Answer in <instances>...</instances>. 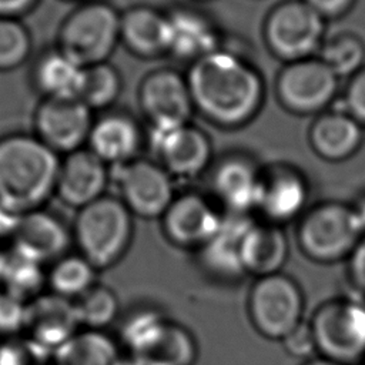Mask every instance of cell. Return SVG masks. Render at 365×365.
<instances>
[{
    "label": "cell",
    "instance_id": "obj_1",
    "mask_svg": "<svg viewBox=\"0 0 365 365\" xmlns=\"http://www.w3.org/2000/svg\"><path fill=\"white\" fill-rule=\"evenodd\" d=\"M185 77L195 110L220 127H241L262 107L265 86L261 73L228 48L221 47L192 61Z\"/></svg>",
    "mask_w": 365,
    "mask_h": 365
},
{
    "label": "cell",
    "instance_id": "obj_2",
    "mask_svg": "<svg viewBox=\"0 0 365 365\" xmlns=\"http://www.w3.org/2000/svg\"><path fill=\"white\" fill-rule=\"evenodd\" d=\"M61 160L36 134L14 133L0 138V204L26 214L56 194Z\"/></svg>",
    "mask_w": 365,
    "mask_h": 365
},
{
    "label": "cell",
    "instance_id": "obj_3",
    "mask_svg": "<svg viewBox=\"0 0 365 365\" xmlns=\"http://www.w3.org/2000/svg\"><path fill=\"white\" fill-rule=\"evenodd\" d=\"M133 214L114 195H103L78 210L73 240L96 269L115 265L127 252L134 232Z\"/></svg>",
    "mask_w": 365,
    "mask_h": 365
},
{
    "label": "cell",
    "instance_id": "obj_4",
    "mask_svg": "<svg viewBox=\"0 0 365 365\" xmlns=\"http://www.w3.org/2000/svg\"><path fill=\"white\" fill-rule=\"evenodd\" d=\"M364 235L356 208L341 201L315 204L301 215L297 228L304 255L321 264L349 258Z\"/></svg>",
    "mask_w": 365,
    "mask_h": 365
},
{
    "label": "cell",
    "instance_id": "obj_5",
    "mask_svg": "<svg viewBox=\"0 0 365 365\" xmlns=\"http://www.w3.org/2000/svg\"><path fill=\"white\" fill-rule=\"evenodd\" d=\"M121 13L110 3L88 0L74 9L58 31V46L83 67L104 63L120 40Z\"/></svg>",
    "mask_w": 365,
    "mask_h": 365
},
{
    "label": "cell",
    "instance_id": "obj_6",
    "mask_svg": "<svg viewBox=\"0 0 365 365\" xmlns=\"http://www.w3.org/2000/svg\"><path fill=\"white\" fill-rule=\"evenodd\" d=\"M264 40L287 63L314 57L325 40V19L305 0L281 1L265 17Z\"/></svg>",
    "mask_w": 365,
    "mask_h": 365
},
{
    "label": "cell",
    "instance_id": "obj_7",
    "mask_svg": "<svg viewBox=\"0 0 365 365\" xmlns=\"http://www.w3.org/2000/svg\"><path fill=\"white\" fill-rule=\"evenodd\" d=\"M317 352L342 365L365 356V305L352 299H332L317 308L311 321Z\"/></svg>",
    "mask_w": 365,
    "mask_h": 365
},
{
    "label": "cell",
    "instance_id": "obj_8",
    "mask_svg": "<svg viewBox=\"0 0 365 365\" xmlns=\"http://www.w3.org/2000/svg\"><path fill=\"white\" fill-rule=\"evenodd\" d=\"M304 295L299 285L281 272L257 278L248 294V315L265 338L284 339L302 322Z\"/></svg>",
    "mask_w": 365,
    "mask_h": 365
},
{
    "label": "cell",
    "instance_id": "obj_9",
    "mask_svg": "<svg viewBox=\"0 0 365 365\" xmlns=\"http://www.w3.org/2000/svg\"><path fill=\"white\" fill-rule=\"evenodd\" d=\"M338 88L339 77L318 56L287 63L275 80L281 106L301 115L325 111Z\"/></svg>",
    "mask_w": 365,
    "mask_h": 365
},
{
    "label": "cell",
    "instance_id": "obj_10",
    "mask_svg": "<svg viewBox=\"0 0 365 365\" xmlns=\"http://www.w3.org/2000/svg\"><path fill=\"white\" fill-rule=\"evenodd\" d=\"M114 168L118 198L131 214L145 220L161 218L177 195L173 175L158 161L147 158Z\"/></svg>",
    "mask_w": 365,
    "mask_h": 365
},
{
    "label": "cell",
    "instance_id": "obj_11",
    "mask_svg": "<svg viewBox=\"0 0 365 365\" xmlns=\"http://www.w3.org/2000/svg\"><path fill=\"white\" fill-rule=\"evenodd\" d=\"M138 104L151 128L187 124L195 110L185 74L168 67L150 71L141 80Z\"/></svg>",
    "mask_w": 365,
    "mask_h": 365
},
{
    "label": "cell",
    "instance_id": "obj_12",
    "mask_svg": "<svg viewBox=\"0 0 365 365\" xmlns=\"http://www.w3.org/2000/svg\"><path fill=\"white\" fill-rule=\"evenodd\" d=\"M93 123V110L80 98H44L34 113L36 135L57 154L83 148Z\"/></svg>",
    "mask_w": 365,
    "mask_h": 365
},
{
    "label": "cell",
    "instance_id": "obj_13",
    "mask_svg": "<svg viewBox=\"0 0 365 365\" xmlns=\"http://www.w3.org/2000/svg\"><path fill=\"white\" fill-rule=\"evenodd\" d=\"M150 144L158 163L173 177H195L208 168L212 158L210 137L191 123L168 128H151Z\"/></svg>",
    "mask_w": 365,
    "mask_h": 365
},
{
    "label": "cell",
    "instance_id": "obj_14",
    "mask_svg": "<svg viewBox=\"0 0 365 365\" xmlns=\"http://www.w3.org/2000/svg\"><path fill=\"white\" fill-rule=\"evenodd\" d=\"M224 215L214 200L187 191L177 194L161 217L165 237L182 248H201L217 235Z\"/></svg>",
    "mask_w": 365,
    "mask_h": 365
},
{
    "label": "cell",
    "instance_id": "obj_15",
    "mask_svg": "<svg viewBox=\"0 0 365 365\" xmlns=\"http://www.w3.org/2000/svg\"><path fill=\"white\" fill-rule=\"evenodd\" d=\"M309 187L304 174L284 163L261 170L255 210L264 221L281 225L305 212Z\"/></svg>",
    "mask_w": 365,
    "mask_h": 365
},
{
    "label": "cell",
    "instance_id": "obj_16",
    "mask_svg": "<svg viewBox=\"0 0 365 365\" xmlns=\"http://www.w3.org/2000/svg\"><path fill=\"white\" fill-rule=\"evenodd\" d=\"M261 168L242 154L222 157L211 170L210 188L228 214H247L257 205Z\"/></svg>",
    "mask_w": 365,
    "mask_h": 365
},
{
    "label": "cell",
    "instance_id": "obj_17",
    "mask_svg": "<svg viewBox=\"0 0 365 365\" xmlns=\"http://www.w3.org/2000/svg\"><path fill=\"white\" fill-rule=\"evenodd\" d=\"M110 178L108 165L91 150L80 148L61 160L56 194L64 204L80 210L106 195Z\"/></svg>",
    "mask_w": 365,
    "mask_h": 365
},
{
    "label": "cell",
    "instance_id": "obj_18",
    "mask_svg": "<svg viewBox=\"0 0 365 365\" xmlns=\"http://www.w3.org/2000/svg\"><path fill=\"white\" fill-rule=\"evenodd\" d=\"M78 327L74 301L48 292L36 297L27 304L24 334L53 355L78 332Z\"/></svg>",
    "mask_w": 365,
    "mask_h": 365
},
{
    "label": "cell",
    "instance_id": "obj_19",
    "mask_svg": "<svg viewBox=\"0 0 365 365\" xmlns=\"http://www.w3.org/2000/svg\"><path fill=\"white\" fill-rule=\"evenodd\" d=\"M71 240L73 231L58 215L38 208L21 215L13 245L46 265L67 255Z\"/></svg>",
    "mask_w": 365,
    "mask_h": 365
},
{
    "label": "cell",
    "instance_id": "obj_20",
    "mask_svg": "<svg viewBox=\"0 0 365 365\" xmlns=\"http://www.w3.org/2000/svg\"><path fill=\"white\" fill-rule=\"evenodd\" d=\"M87 144V148L100 160L115 167L138 158L143 133L130 114L121 111L106 113L94 118Z\"/></svg>",
    "mask_w": 365,
    "mask_h": 365
},
{
    "label": "cell",
    "instance_id": "obj_21",
    "mask_svg": "<svg viewBox=\"0 0 365 365\" xmlns=\"http://www.w3.org/2000/svg\"><path fill=\"white\" fill-rule=\"evenodd\" d=\"M170 21V51L175 58L190 64L220 50L221 36L214 21L200 10L177 7L167 13Z\"/></svg>",
    "mask_w": 365,
    "mask_h": 365
},
{
    "label": "cell",
    "instance_id": "obj_22",
    "mask_svg": "<svg viewBox=\"0 0 365 365\" xmlns=\"http://www.w3.org/2000/svg\"><path fill=\"white\" fill-rule=\"evenodd\" d=\"M288 254L289 244L278 224L251 221L241 237L240 255L244 271L257 278L279 272Z\"/></svg>",
    "mask_w": 365,
    "mask_h": 365
},
{
    "label": "cell",
    "instance_id": "obj_23",
    "mask_svg": "<svg viewBox=\"0 0 365 365\" xmlns=\"http://www.w3.org/2000/svg\"><path fill=\"white\" fill-rule=\"evenodd\" d=\"M120 40L135 56L153 58L170 51L167 13L151 6H134L121 13Z\"/></svg>",
    "mask_w": 365,
    "mask_h": 365
},
{
    "label": "cell",
    "instance_id": "obj_24",
    "mask_svg": "<svg viewBox=\"0 0 365 365\" xmlns=\"http://www.w3.org/2000/svg\"><path fill=\"white\" fill-rule=\"evenodd\" d=\"M311 148L324 160L342 161L362 144L364 127L344 108L319 113L308 131Z\"/></svg>",
    "mask_w": 365,
    "mask_h": 365
},
{
    "label": "cell",
    "instance_id": "obj_25",
    "mask_svg": "<svg viewBox=\"0 0 365 365\" xmlns=\"http://www.w3.org/2000/svg\"><path fill=\"white\" fill-rule=\"evenodd\" d=\"M251 220L245 214L224 215L217 235L198 250L200 262L210 275L227 281L245 275L240 255V242Z\"/></svg>",
    "mask_w": 365,
    "mask_h": 365
},
{
    "label": "cell",
    "instance_id": "obj_26",
    "mask_svg": "<svg viewBox=\"0 0 365 365\" xmlns=\"http://www.w3.org/2000/svg\"><path fill=\"white\" fill-rule=\"evenodd\" d=\"M84 67L60 48L44 53L36 63L33 78L44 98H78Z\"/></svg>",
    "mask_w": 365,
    "mask_h": 365
},
{
    "label": "cell",
    "instance_id": "obj_27",
    "mask_svg": "<svg viewBox=\"0 0 365 365\" xmlns=\"http://www.w3.org/2000/svg\"><path fill=\"white\" fill-rule=\"evenodd\" d=\"M118 346L104 331L83 329L53 355V365H123Z\"/></svg>",
    "mask_w": 365,
    "mask_h": 365
},
{
    "label": "cell",
    "instance_id": "obj_28",
    "mask_svg": "<svg viewBox=\"0 0 365 365\" xmlns=\"http://www.w3.org/2000/svg\"><path fill=\"white\" fill-rule=\"evenodd\" d=\"M140 365H192L197 346L191 334L181 325L167 319L154 339L137 355Z\"/></svg>",
    "mask_w": 365,
    "mask_h": 365
},
{
    "label": "cell",
    "instance_id": "obj_29",
    "mask_svg": "<svg viewBox=\"0 0 365 365\" xmlns=\"http://www.w3.org/2000/svg\"><path fill=\"white\" fill-rule=\"evenodd\" d=\"M47 285L44 264L11 244L4 251L1 288L30 302L43 294Z\"/></svg>",
    "mask_w": 365,
    "mask_h": 365
},
{
    "label": "cell",
    "instance_id": "obj_30",
    "mask_svg": "<svg viewBox=\"0 0 365 365\" xmlns=\"http://www.w3.org/2000/svg\"><path fill=\"white\" fill-rule=\"evenodd\" d=\"M97 271L81 254H67L50 267L47 287L50 292L76 301L96 285Z\"/></svg>",
    "mask_w": 365,
    "mask_h": 365
},
{
    "label": "cell",
    "instance_id": "obj_31",
    "mask_svg": "<svg viewBox=\"0 0 365 365\" xmlns=\"http://www.w3.org/2000/svg\"><path fill=\"white\" fill-rule=\"evenodd\" d=\"M318 57L341 78L365 66V43L352 31H339L324 40Z\"/></svg>",
    "mask_w": 365,
    "mask_h": 365
},
{
    "label": "cell",
    "instance_id": "obj_32",
    "mask_svg": "<svg viewBox=\"0 0 365 365\" xmlns=\"http://www.w3.org/2000/svg\"><path fill=\"white\" fill-rule=\"evenodd\" d=\"M123 90L120 71L108 61L84 67L78 98L91 110L108 108Z\"/></svg>",
    "mask_w": 365,
    "mask_h": 365
},
{
    "label": "cell",
    "instance_id": "obj_33",
    "mask_svg": "<svg viewBox=\"0 0 365 365\" xmlns=\"http://www.w3.org/2000/svg\"><path fill=\"white\" fill-rule=\"evenodd\" d=\"M74 305L80 327L94 331H103L111 325L120 309L118 298L114 291L100 284H96L76 299Z\"/></svg>",
    "mask_w": 365,
    "mask_h": 365
},
{
    "label": "cell",
    "instance_id": "obj_34",
    "mask_svg": "<svg viewBox=\"0 0 365 365\" xmlns=\"http://www.w3.org/2000/svg\"><path fill=\"white\" fill-rule=\"evenodd\" d=\"M31 53V36L16 17H0V71L23 64Z\"/></svg>",
    "mask_w": 365,
    "mask_h": 365
},
{
    "label": "cell",
    "instance_id": "obj_35",
    "mask_svg": "<svg viewBox=\"0 0 365 365\" xmlns=\"http://www.w3.org/2000/svg\"><path fill=\"white\" fill-rule=\"evenodd\" d=\"M167 318L154 309H140L131 314L121 325V339L131 355L141 352L160 332Z\"/></svg>",
    "mask_w": 365,
    "mask_h": 365
},
{
    "label": "cell",
    "instance_id": "obj_36",
    "mask_svg": "<svg viewBox=\"0 0 365 365\" xmlns=\"http://www.w3.org/2000/svg\"><path fill=\"white\" fill-rule=\"evenodd\" d=\"M53 354L27 336L4 338L0 342V365H46Z\"/></svg>",
    "mask_w": 365,
    "mask_h": 365
},
{
    "label": "cell",
    "instance_id": "obj_37",
    "mask_svg": "<svg viewBox=\"0 0 365 365\" xmlns=\"http://www.w3.org/2000/svg\"><path fill=\"white\" fill-rule=\"evenodd\" d=\"M27 304V301L0 288V335L13 338L24 332Z\"/></svg>",
    "mask_w": 365,
    "mask_h": 365
},
{
    "label": "cell",
    "instance_id": "obj_38",
    "mask_svg": "<svg viewBox=\"0 0 365 365\" xmlns=\"http://www.w3.org/2000/svg\"><path fill=\"white\" fill-rule=\"evenodd\" d=\"M344 110L365 127V66L351 76L345 86Z\"/></svg>",
    "mask_w": 365,
    "mask_h": 365
},
{
    "label": "cell",
    "instance_id": "obj_39",
    "mask_svg": "<svg viewBox=\"0 0 365 365\" xmlns=\"http://www.w3.org/2000/svg\"><path fill=\"white\" fill-rule=\"evenodd\" d=\"M284 349L292 356H309L317 352L314 334L311 331L309 322H301L297 328H294L284 339Z\"/></svg>",
    "mask_w": 365,
    "mask_h": 365
},
{
    "label": "cell",
    "instance_id": "obj_40",
    "mask_svg": "<svg viewBox=\"0 0 365 365\" xmlns=\"http://www.w3.org/2000/svg\"><path fill=\"white\" fill-rule=\"evenodd\" d=\"M349 278L356 291L365 295V235L349 255Z\"/></svg>",
    "mask_w": 365,
    "mask_h": 365
},
{
    "label": "cell",
    "instance_id": "obj_41",
    "mask_svg": "<svg viewBox=\"0 0 365 365\" xmlns=\"http://www.w3.org/2000/svg\"><path fill=\"white\" fill-rule=\"evenodd\" d=\"M314 10H317L324 19H335L354 6L355 0H305Z\"/></svg>",
    "mask_w": 365,
    "mask_h": 365
},
{
    "label": "cell",
    "instance_id": "obj_42",
    "mask_svg": "<svg viewBox=\"0 0 365 365\" xmlns=\"http://www.w3.org/2000/svg\"><path fill=\"white\" fill-rule=\"evenodd\" d=\"M23 214H19L4 205L0 204V240L1 238H11L16 234V230L20 224Z\"/></svg>",
    "mask_w": 365,
    "mask_h": 365
},
{
    "label": "cell",
    "instance_id": "obj_43",
    "mask_svg": "<svg viewBox=\"0 0 365 365\" xmlns=\"http://www.w3.org/2000/svg\"><path fill=\"white\" fill-rule=\"evenodd\" d=\"M37 0H0V17L19 19L36 6Z\"/></svg>",
    "mask_w": 365,
    "mask_h": 365
},
{
    "label": "cell",
    "instance_id": "obj_44",
    "mask_svg": "<svg viewBox=\"0 0 365 365\" xmlns=\"http://www.w3.org/2000/svg\"><path fill=\"white\" fill-rule=\"evenodd\" d=\"M304 365H342L339 362H335V361H331L328 358H324V356H318V358H312L309 359L308 362H305Z\"/></svg>",
    "mask_w": 365,
    "mask_h": 365
},
{
    "label": "cell",
    "instance_id": "obj_45",
    "mask_svg": "<svg viewBox=\"0 0 365 365\" xmlns=\"http://www.w3.org/2000/svg\"><path fill=\"white\" fill-rule=\"evenodd\" d=\"M355 208H356V212H358V215H359V220H361L362 227H364V231H365V200H364V202H361V204L356 205Z\"/></svg>",
    "mask_w": 365,
    "mask_h": 365
},
{
    "label": "cell",
    "instance_id": "obj_46",
    "mask_svg": "<svg viewBox=\"0 0 365 365\" xmlns=\"http://www.w3.org/2000/svg\"><path fill=\"white\" fill-rule=\"evenodd\" d=\"M3 265H4V251L0 248V288H1V277H3Z\"/></svg>",
    "mask_w": 365,
    "mask_h": 365
},
{
    "label": "cell",
    "instance_id": "obj_47",
    "mask_svg": "<svg viewBox=\"0 0 365 365\" xmlns=\"http://www.w3.org/2000/svg\"><path fill=\"white\" fill-rule=\"evenodd\" d=\"M86 1H88V0H86Z\"/></svg>",
    "mask_w": 365,
    "mask_h": 365
},
{
    "label": "cell",
    "instance_id": "obj_48",
    "mask_svg": "<svg viewBox=\"0 0 365 365\" xmlns=\"http://www.w3.org/2000/svg\"><path fill=\"white\" fill-rule=\"evenodd\" d=\"M364 365H365V364H364Z\"/></svg>",
    "mask_w": 365,
    "mask_h": 365
}]
</instances>
